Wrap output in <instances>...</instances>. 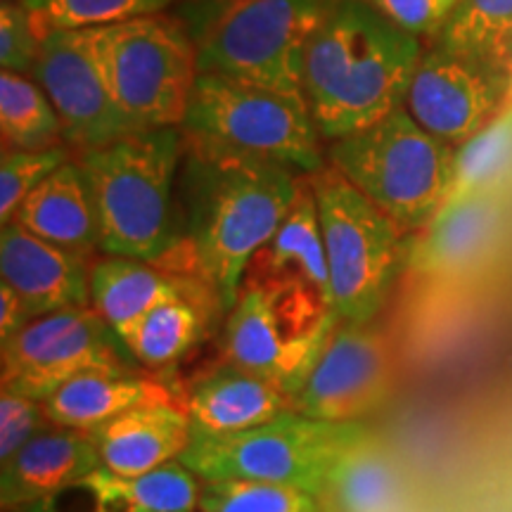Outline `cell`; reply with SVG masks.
<instances>
[{
	"mask_svg": "<svg viewBox=\"0 0 512 512\" xmlns=\"http://www.w3.org/2000/svg\"><path fill=\"white\" fill-rule=\"evenodd\" d=\"M34 81L60 114L64 143L81 152L136 131L114 98L98 27L50 29L43 36Z\"/></svg>",
	"mask_w": 512,
	"mask_h": 512,
	"instance_id": "7c38bea8",
	"label": "cell"
},
{
	"mask_svg": "<svg viewBox=\"0 0 512 512\" xmlns=\"http://www.w3.org/2000/svg\"><path fill=\"white\" fill-rule=\"evenodd\" d=\"M249 283H297L318 290L332 304L328 254L320 228L318 202L309 176L302 178L297 200L283 223L249 261ZM335 309V306H332Z\"/></svg>",
	"mask_w": 512,
	"mask_h": 512,
	"instance_id": "ffe728a7",
	"label": "cell"
},
{
	"mask_svg": "<svg viewBox=\"0 0 512 512\" xmlns=\"http://www.w3.org/2000/svg\"><path fill=\"white\" fill-rule=\"evenodd\" d=\"M41 29L102 27L133 17L162 15L176 0H24Z\"/></svg>",
	"mask_w": 512,
	"mask_h": 512,
	"instance_id": "f546056e",
	"label": "cell"
},
{
	"mask_svg": "<svg viewBox=\"0 0 512 512\" xmlns=\"http://www.w3.org/2000/svg\"><path fill=\"white\" fill-rule=\"evenodd\" d=\"M339 0H235L197 38L200 74L304 95L306 50Z\"/></svg>",
	"mask_w": 512,
	"mask_h": 512,
	"instance_id": "ba28073f",
	"label": "cell"
},
{
	"mask_svg": "<svg viewBox=\"0 0 512 512\" xmlns=\"http://www.w3.org/2000/svg\"><path fill=\"white\" fill-rule=\"evenodd\" d=\"M31 320H34V316H31L27 304L22 302V297L8 283L0 280V342L17 335Z\"/></svg>",
	"mask_w": 512,
	"mask_h": 512,
	"instance_id": "8d00e7d4",
	"label": "cell"
},
{
	"mask_svg": "<svg viewBox=\"0 0 512 512\" xmlns=\"http://www.w3.org/2000/svg\"><path fill=\"white\" fill-rule=\"evenodd\" d=\"M370 437L363 422H328L287 411L252 430L192 432L178 460L204 482L252 479L297 486L323 498L339 463Z\"/></svg>",
	"mask_w": 512,
	"mask_h": 512,
	"instance_id": "5b68a950",
	"label": "cell"
},
{
	"mask_svg": "<svg viewBox=\"0 0 512 512\" xmlns=\"http://www.w3.org/2000/svg\"><path fill=\"white\" fill-rule=\"evenodd\" d=\"M202 285V280L166 271L157 264L107 254L91 266V306L124 342L138 320L159 302Z\"/></svg>",
	"mask_w": 512,
	"mask_h": 512,
	"instance_id": "603a6c76",
	"label": "cell"
},
{
	"mask_svg": "<svg viewBox=\"0 0 512 512\" xmlns=\"http://www.w3.org/2000/svg\"><path fill=\"white\" fill-rule=\"evenodd\" d=\"M0 131L3 150L43 152L64 143V126L41 83L29 76L0 74Z\"/></svg>",
	"mask_w": 512,
	"mask_h": 512,
	"instance_id": "484cf974",
	"label": "cell"
},
{
	"mask_svg": "<svg viewBox=\"0 0 512 512\" xmlns=\"http://www.w3.org/2000/svg\"><path fill=\"white\" fill-rule=\"evenodd\" d=\"M328 254L332 306L344 323L366 325L406 266V230L332 164L309 176Z\"/></svg>",
	"mask_w": 512,
	"mask_h": 512,
	"instance_id": "52a82bcc",
	"label": "cell"
},
{
	"mask_svg": "<svg viewBox=\"0 0 512 512\" xmlns=\"http://www.w3.org/2000/svg\"><path fill=\"white\" fill-rule=\"evenodd\" d=\"M102 465L117 477H138L183 456L192 422L183 403H147L88 432Z\"/></svg>",
	"mask_w": 512,
	"mask_h": 512,
	"instance_id": "ac0fdd59",
	"label": "cell"
},
{
	"mask_svg": "<svg viewBox=\"0 0 512 512\" xmlns=\"http://www.w3.org/2000/svg\"><path fill=\"white\" fill-rule=\"evenodd\" d=\"M3 3H17V0H3Z\"/></svg>",
	"mask_w": 512,
	"mask_h": 512,
	"instance_id": "74e56055",
	"label": "cell"
},
{
	"mask_svg": "<svg viewBox=\"0 0 512 512\" xmlns=\"http://www.w3.org/2000/svg\"><path fill=\"white\" fill-rule=\"evenodd\" d=\"M200 512H330L323 498L287 484L211 479L200 491Z\"/></svg>",
	"mask_w": 512,
	"mask_h": 512,
	"instance_id": "f1b7e54d",
	"label": "cell"
},
{
	"mask_svg": "<svg viewBox=\"0 0 512 512\" xmlns=\"http://www.w3.org/2000/svg\"><path fill=\"white\" fill-rule=\"evenodd\" d=\"M328 145V164L406 233H420L451 197L456 145L425 131L406 107Z\"/></svg>",
	"mask_w": 512,
	"mask_h": 512,
	"instance_id": "277c9868",
	"label": "cell"
},
{
	"mask_svg": "<svg viewBox=\"0 0 512 512\" xmlns=\"http://www.w3.org/2000/svg\"><path fill=\"white\" fill-rule=\"evenodd\" d=\"M204 294L214 297V292L202 285L192 292L164 299L138 320L136 328L124 337V344L140 366L164 370L174 366L178 358H183L200 342L207 323Z\"/></svg>",
	"mask_w": 512,
	"mask_h": 512,
	"instance_id": "cb8c5ba5",
	"label": "cell"
},
{
	"mask_svg": "<svg viewBox=\"0 0 512 512\" xmlns=\"http://www.w3.org/2000/svg\"><path fill=\"white\" fill-rule=\"evenodd\" d=\"M46 31L24 0L0 8V67L3 72L34 76Z\"/></svg>",
	"mask_w": 512,
	"mask_h": 512,
	"instance_id": "d6a6232c",
	"label": "cell"
},
{
	"mask_svg": "<svg viewBox=\"0 0 512 512\" xmlns=\"http://www.w3.org/2000/svg\"><path fill=\"white\" fill-rule=\"evenodd\" d=\"M12 221L69 252L91 256V252L100 249L98 207L79 159L64 162L36 190H31Z\"/></svg>",
	"mask_w": 512,
	"mask_h": 512,
	"instance_id": "44dd1931",
	"label": "cell"
},
{
	"mask_svg": "<svg viewBox=\"0 0 512 512\" xmlns=\"http://www.w3.org/2000/svg\"><path fill=\"white\" fill-rule=\"evenodd\" d=\"M510 93V69L432 43L413 74L406 110L432 136L458 147L508 110Z\"/></svg>",
	"mask_w": 512,
	"mask_h": 512,
	"instance_id": "4fadbf2b",
	"label": "cell"
},
{
	"mask_svg": "<svg viewBox=\"0 0 512 512\" xmlns=\"http://www.w3.org/2000/svg\"><path fill=\"white\" fill-rule=\"evenodd\" d=\"M98 41L121 112L136 131L181 128L200 76L197 43L176 19L150 15L102 24Z\"/></svg>",
	"mask_w": 512,
	"mask_h": 512,
	"instance_id": "30bf717a",
	"label": "cell"
},
{
	"mask_svg": "<svg viewBox=\"0 0 512 512\" xmlns=\"http://www.w3.org/2000/svg\"><path fill=\"white\" fill-rule=\"evenodd\" d=\"M64 162H69V152L64 147L43 152L3 150V159H0V223L3 226L10 223L29 192L36 190Z\"/></svg>",
	"mask_w": 512,
	"mask_h": 512,
	"instance_id": "1f68e13d",
	"label": "cell"
},
{
	"mask_svg": "<svg viewBox=\"0 0 512 512\" xmlns=\"http://www.w3.org/2000/svg\"><path fill=\"white\" fill-rule=\"evenodd\" d=\"M185 152L181 128H147L83 150L100 219V252L166 268L183 252L176 188Z\"/></svg>",
	"mask_w": 512,
	"mask_h": 512,
	"instance_id": "3957f363",
	"label": "cell"
},
{
	"mask_svg": "<svg viewBox=\"0 0 512 512\" xmlns=\"http://www.w3.org/2000/svg\"><path fill=\"white\" fill-rule=\"evenodd\" d=\"M0 465V501L12 512L105 467L88 432L55 425L36 434Z\"/></svg>",
	"mask_w": 512,
	"mask_h": 512,
	"instance_id": "d6986e66",
	"label": "cell"
},
{
	"mask_svg": "<svg viewBox=\"0 0 512 512\" xmlns=\"http://www.w3.org/2000/svg\"><path fill=\"white\" fill-rule=\"evenodd\" d=\"M425 48L368 0H339L306 50L304 98L325 143L406 107Z\"/></svg>",
	"mask_w": 512,
	"mask_h": 512,
	"instance_id": "7a4b0ae2",
	"label": "cell"
},
{
	"mask_svg": "<svg viewBox=\"0 0 512 512\" xmlns=\"http://www.w3.org/2000/svg\"><path fill=\"white\" fill-rule=\"evenodd\" d=\"M337 325L332 304L309 285L245 280L223 330V358L294 396Z\"/></svg>",
	"mask_w": 512,
	"mask_h": 512,
	"instance_id": "9c48e42d",
	"label": "cell"
},
{
	"mask_svg": "<svg viewBox=\"0 0 512 512\" xmlns=\"http://www.w3.org/2000/svg\"><path fill=\"white\" fill-rule=\"evenodd\" d=\"M181 131L197 143L278 162L304 176L328 164L304 95L230 76H197Z\"/></svg>",
	"mask_w": 512,
	"mask_h": 512,
	"instance_id": "8992f818",
	"label": "cell"
},
{
	"mask_svg": "<svg viewBox=\"0 0 512 512\" xmlns=\"http://www.w3.org/2000/svg\"><path fill=\"white\" fill-rule=\"evenodd\" d=\"M126 491L136 503V512H195L200 508L202 479L171 460L138 477H121Z\"/></svg>",
	"mask_w": 512,
	"mask_h": 512,
	"instance_id": "4dcf8cb0",
	"label": "cell"
},
{
	"mask_svg": "<svg viewBox=\"0 0 512 512\" xmlns=\"http://www.w3.org/2000/svg\"><path fill=\"white\" fill-rule=\"evenodd\" d=\"M505 190H477L451 197L406 249V266L422 278L451 280L477 271L494 254L505 230Z\"/></svg>",
	"mask_w": 512,
	"mask_h": 512,
	"instance_id": "9a60e30c",
	"label": "cell"
},
{
	"mask_svg": "<svg viewBox=\"0 0 512 512\" xmlns=\"http://www.w3.org/2000/svg\"><path fill=\"white\" fill-rule=\"evenodd\" d=\"M512 183V107L456 147L451 197L477 190L508 188ZM448 197V200H451Z\"/></svg>",
	"mask_w": 512,
	"mask_h": 512,
	"instance_id": "83f0119b",
	"label": "cell"
},
{
	"mask_svg": "<svg viewBox=\"0 0 512 512\" xmlns=\"http://www.w3.org/2000/svg\"><path fill=\"white\" fill-rule=\"evenodd\" d=\"M183 408L192 432L233 434L294 411L292 396L278 382L223 358L190 382Z\"/></svg>",
	"mask_w": 512,
	"mask_h": 512,
	"instance_id": "e0dca14e",
	"label": "cell"
},
{
	"mask_svg": "<svg viewBox=\"0 0 512 512\" xmlns=\"http://www.w3.org/2000/svg\"><path fill=\"white\" fill-rule=\"evenodd\" d=\"M323 503L330 512H403L406 489L396 465L370 437L339 463Z\"/></svg>",
	"mask_w": 512,
	"mask_h": 512,
	"instance_id": "d4e9b609",
	"label": "cell"
},
{
	"mask_svg": "<svg viewBox=\"0 0 512 512\" xmlns=\"http://www.w3.org/2000/svg\"><path fill=\"white\" fill-rule=\"evenodd\" d=\"M53 427L43 401L0 392V463L10 460L36 434Z\"/></svg>",
	"mask_w": 512,
	"mask_h": 512,
	"instance_id": "836d02e7",
	"label": "cell"
},
{
	"mask_svg": "<svg viewBox=\"0 0 512 512\" xmlns=\"http://www.w3.org/2000/svg\"><path fill=\"white\" fill-rule=\"evenodd\" d=\"M169 401L174 394L140 370H86L43 399V408L55 427L91 432L131 408Z\"/></svg>",
	"mask_w": 512,
	"mask_h": 512,
	"instance_id": "7402d4cb",
	"label": "cell"
},
{
	"mask_svg": "<svg viewBox=\"0 0 512 512\" xmlns=\"http://www.w3.org/2000/svg\"><path fill=\"white\" fill-rule=\"evenodd\" d=\"M102 470L91 477L76 479L50 491V494L36 498L15 512H105V482H102Z\"/></svg>",
	"mask_w": 512,
	"mask_h": 512,
	"instance_id": "d590c367",
	"label": "cell"
},
{
	"mask_svg": "<svg viewBox=\"0 0 512 512\" xmlns=\"http://www.w3.org/2000/svg\"><path fill=\"white\" fill-rule=\"evenodd\" d=\"M302 178L290 166L185 138L178 174L183 254L221 313L238 304L249 261L283 223Z\"/></svg>",
	"mask_w": 512,
	"mask_h": 512,
	"instance_id": "6da1fadb",
	"label": "cell"
},
{
	"mask_svg": "<svg viewBox=\"0 0 512 512\" xmlns=\"http://www.w3.org/2000/svg\"><path fill=\"white\" fill-rule=\"evenodd\" d=\"M432 43L477 55L512 72V0H460Z\"/></svg>",
	"mask_w": 512,
	"mask_h": 512,
	"instance_id": "4316f807",
	"label": "cell"
},
{
	"mask_svg": "<svg viewBox=\"0 0 512 512\" xmlns=\"http://www.w3.org/2000/svg\"><path fill=\"white\" fill-rule=\"evenodd\" d=\"M401 29L418 38H434L460 0H368Z\"/></svg>",
	"mask_w": 512,
	"mask_h": 512,
	"instance_id": "e575fe53",
	"label": "cell"
},
{
	"mask_svg": "<svg viewBox=\"0 0 512 512\" xmlns=\"http://www.w3.org/2000/svg\"><path fill=\"white\" fill-rule=\"evenodd\" d=\"M389 389V354L370 323H344L320 349L302 387L292 396L294 411L328 422H361Z\"/></svg>",
	"mask_w": 512,
	"mask_h": 512,
	"instance_id": "5bb4252c",
	"label": "cell"
},
{
	"mask_svg": "<svg viewBox=\"0 0 512 512\" xmlns=\"http://www.w3.org/2000/svg\"><path fill=\"white\" fill-rule=\"evenodd\" d=\"M86 370H140L121 337L91 304L38 316L0 342L3 392L43 401Z\"/></svg>",
	"mask_w": 512,
	"mask_h": 512,
	"instance_id": "8fae6325",
	"label": "cell"
},
{
	"mask_svg": "<svg viewBox=\"0 0 512 512\" xmlns=\"http://www.w3.org/2000/svg\"><path fill=\"white\" fill-rule=\"evenodd\" d=\"M0 280L22 297L34 318L91 304L88 256L38 238L17 221L0 230Z\"/></svg>",
	"mask_w": 512,
	"mask_h": 512,
	"instance_id": "2e32d148",
	"label": "cell"
}]
</instances>
